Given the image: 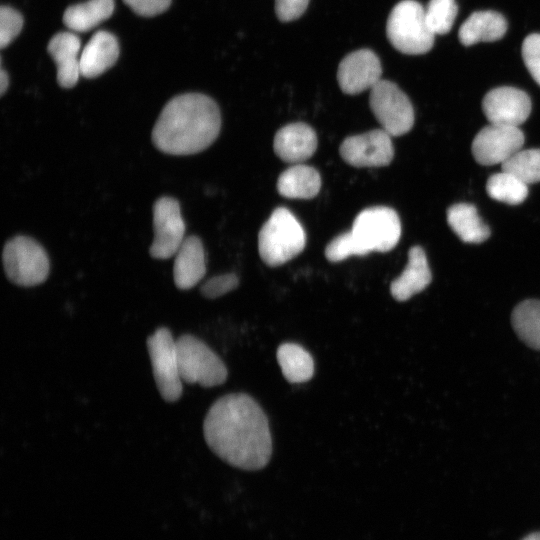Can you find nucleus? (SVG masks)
<instances>
[{
  "label": "nucleus",
  "instance_id": "4468645a",
  "mask_svg": "<svg viewBox=\"0 0 540 540\" xmlns=\"http://www.w3.org/2000/svg\"><path fill=\"white\" fill-rule=\"evenodd\" d=\"M382 75L378 56L369 49H360L346 55L337 70L338 84L345 94L356 95L373 88Z\"/></svg>",
  "mask_w": 540,
  "mask_h": 540
},
{
  "label": "nucleus",
  "instance_id": "dca6fc26",
  "mask_svg": "<svg viewBox=\"0 0 540 540\" xmlns=\"http://www.w3.org/2000/svg\"><path fill=\"white\" fill-rule=\"evenodd\" d=\"M48 52L57 67V82L62 88L76 85L80 72L81 41L72 32H59L49 41Z\"/></svg>",
  "mask_w": 540,
  "mask_h": 540
},
{
  "label": "nucleus",
  "instance_id": "bb28decb",
  "mask_svg": "<svg viewBox=\"0 0 540 540\" xmlns=\"http://www.w3.org/2000/svg\"><path fill=\"white\" fill-rule=\"evenodd\" d=\"M501 165L502 171L515 175L527 185L540 182L539 148L519 150Z\"/></svg>",
  "mask_w": 540,
  "mask_h": 540
},
{
  "label": "nucleus",
  "instance_id": "cd10ccee",
  "mask_svg": "<svg viewBox=\"0 0 540 540\" xmlns=\"http://www.w3.org/2000/svg\"><path fill=\"white\" fill-rule=\"evenodd\" d=\"M457 12L455 0H430L425 9V16L432 32L442 35L451 30Z\"/></svg>",
  "mask_w": 540,
  "mask_h": 540
},
{
  "label": "nucleus",
  "instance_id": "6ab92c4d",
  "mask_svg": "<svg viewBox=\"0 0 540 540\" xmlns=\"http://www.w3.org/2000/svg\"><path fill=\"white\" fill-rule=\"evenodd\" d=\"M431 280V270L424 250L420 246H413L409 250L405 269L391 282L390 293L395 300L406 301L423 291Z\"/></svg>",
  "mask_w": 540,
  "mask_h": 540
},
{
  "label": "nucleus",
  "instance_id": "39448f33",
  "mask_svg": "<svg viewBox=\"0 0 540 540\" xmlns=\"http://www.w3.org/2000/svg\"><path fill=\"white\" fill-rule=\"evenodd\" d=\"M176 347L183 382L209 388L226 381L228 371L225 364L202 340L184 334L177 338Z\"/></svg>",
  "mask_w": 540,
  "mask_h": 540
},
{
  "label": "nucleus",
  "instance_id": "f3484780",
  "mask_svg": "<svg viewBox=\"0 0 540 540\" xmlns=\"http://www.w3.org/2000/svg\"><path fill=\"white\" fill-rule=\"evenodd\" d=\"M174 256L175 285L181 290L194 287L206 273V255L201 239L194 235L185 237Z\"/></svg>",
  "mask_w": 540,
  "mask_h": 540
},
{
  "label": "nucleus",
  "instance_id": "393cba45",
  "mask_svg": "<svg viewBox=\"0 0 540 540\" xmlns=\"http://www.w3.org/2000/svg\"><path fill=\"white\" fill-rule=\"evenodd\" d=\"M511 322L527 346L540 350V300L527 299L519 303L512 312Z\"/></svg>",
  "mask_w": 540,
  "mask_h": 540
},
{
  "label": "nucleus",
  "instance_id": "f03ea898",
  "mask_svg": "<svg viewBox=\"0 0 540 540\" xmlns=\"http://www.w3.org/2000/svg\"><path fill=\"white\" fill-rule=\"evenodd\" d=\"M220 129L217 103L201 93H185L166 103L151 138L155 147L166 154L191 155L208 148Z\"/></svg>",
  "mask_w": 540,
  "mask_h": 540
},
{
  "label": "nucleus",
  "instance_id": "7ed1b4c3",
  "mask_svg": "<svg viewBox=\"0 0 540 540\" xmlns=\"http://www.w3.org/2000/svg\"><path fill=\"white\" fill-rule=\"evenodd\" d=\"M306 233L298 219L285 207L276 208L258 234L261 259L271 267L283 265L300 254Z\"/></svg>",
  "mask_w": 540,
  "mask_h": 540
},
{
  "label": "nucleus",
  "instance_id": "6e6552de",
  "mask_svg": "<svg viewBox=\"0 0 540 540\" xmlns=\"http://www.w3.org/2000/svg\"><path fill=\"white\" fill-rule=\"evenodd\" d=\"M156 386L166 402H176L182 395L176 341L166 327L158 328L146 341Z\"/></svg>",
  "mask_w": 540,
  "mask_h": 540
},
{
  "label": "nucleus",
  "instance_id": "f704fd0d",
  "mask_svg": "<svg viewBox=\"0 0 540 540\" xmlns=\"http://www.w3.org/2000/svg\"><path fill=\"white\" fill-rule=\"evenodd\" d=\"M9 85V77L6 71L1 68L0 70V94L4 95Z\"/></svg>",
  "mask_w": 540,
  "mask_h": 540
},
{
  "label": "nucleus",
  "instance_id": "c85d7f7f",
  "mask_svg": "<svg viewBox=\"0 0 540 540\" xmlns=\"http://www.w3.org/2000/svg\"><path fill=\"white\" fill-rule=\"evenodd\" d=\"M325 256L330 262H340L351 256H362L350 231L336 236L325 248Z\"/></svg>",
  "mask_w": 540,
  "mask_h": 540
},
{
  "label": "nucleus",
  "instance_id": "a878e982",
  "mask_svg": "<svg viewBox=\"0 0 540 540\" xmlns=\"http://www.w3.org/2000/svg\"><path fill=\"white\" fill-rule=\"evenodd\" d=\"M486 191L494 200L509 205H518L528 196V185L515 175L502 171L489 177Z\"/></svg>",
  "mask_w": 540,
  "mask_h": 540
},
{
  "label": "nucleus",
  "instance_id": "473e14b6",
  "mask_svg": "<svg viewBox=\"0 0 540 540\" xmlns=\"http://www.w3.org/2000/svg\"><path fill=\"white\" fill-rule=\"evenodd\" d=\"M310 0H275V12L282 22L298 19L307 9Z\"/></svg>",
  "mask_w": 540,
  "mask_h": 540
},
{
  "label": "nucleus",
  "instance_id": "9d476101",
  "mask_svg": "<svg viewBox=\"0 0 540 540\" xmlns=\"http://www.w3.org/2000/svg\"><path fill=\"white\" fill-rule=\"evenodd\" d=\"M154 238L149 252L153 258L168 259L185 239V223L180 204L172 197H161L153 206Z\"/></svg>",
  "mask_w": 540,
  "mask_h": 540
},
{
  "label": "nucleus",
  "instance_id": "5701e85b",
  "mask_svg": "<svg viewBox=\"0 0 540 540\" xmlns=\"http://www.w3.org/2000/svg\"><path fill=\"white\" fill-rule=\"evenodd\" d=\"M114 7V0H88L69 6L64 12L63 22L71 31L86 32L108 19Z\"/></svg>",
  "mask_w": 540,
  "mask_h": 540
},
{
  "label": "nucleus",
  "instance_id": "7c9ffc66",
  "mask_svg": "<svg viewBox=\"0 0 540 540\" xmlns=\"http://www.w3.org/2000/svg\"><path fill=\"white\" fill-rule=\"evenodd\" d=\"M521 52L526 68L540 85V34L528 35L523 41Z\"/></svg>",
  "mask_w": 540,
  "mask_h": 540
},
{
  "label": "nucleus",
  "instance_id": "4be33fe9",
  "mask_svg": "<svg viewBox=\"0 0 540 540\" xmlns=\"http://www.w3.org/2000/svg\"><path fill=\"white\" fill-rule=\"evenodd\" d=\"M447 222L453 232L466 243H481L490 236L489 227L478 215L474 205L456 203L447 210Z\"/></svg>",
  "mask_w": 540,
  "mask_h": 540
},
{
  "label": "nucleus",
  "instance_id": "72a5a7b5",
  "mask_svg": "<svg viewBox=\"0 0 540 540\" xmlns=\"http://www.w3.org/2000/svg\"><path fill=\"white\" fill-rule=\"evenodd\" d=\"M135 13L151 17L166 11L172 0H123Z\"/></svg>",
  "mask_w": 540,
  "mask_h": 540
},
{
  "label": "nucleus",
  "instance_id": "2eb2a0df",
  "mask_svg": "<svg viewBox=\"0 0 540 540\" xmlns=\"http://www.w3.org/2000/svg\"><path fill=\"white\" fill-rule=\"evenodd\" d=\"M318 140L314 129L306 123L285 125L275 134L273 149L284 162L300 164L313 156Z\"/></svg>",
  "mask_w": 540,
  "mask_h": 540
},
{
  "label": "nucleus",
  "instance_id": "f8f14e48",
  "mask_svg": "<svg viewBox=\"0 0 540 540\" xmlns=\"http://www.w3.org/2000/svg\"><path fill=\"white\" fill-rule=\"evenodd\" d=\"M391 137L382 128L349 136L340 145L339 153L354 167L387 166L394 157Z\"/></svg>",
  "mask_w": 540,
  "mask_h": 540
},
{
  "label": "nucleus",
  "instance_id": "c9c22d12",
  "mask_svg": "<svg viewBox=\"0 0 540 540\" xmlns=\"http://www.w3.org/2000/svg\"><path fill=\"white\" fill-rule=\"evenodd\" d=\"M523 540H540V532L533 533L525 537Z\"/></svg>",
  "mask_w": 540,
  "mask_h": 540
},
{
  "label": "nucleus",
  "instance_id": "9b49d317",
  "mask_svg": "<svg viewBox=\"0 0 540 540\" xmlns=\"http://www.w3.org/2000/svg\"><path fill=\"white\" fill-rule=\"evenodd\" d=\"M524 140L519 127L490 123L474 137L472 154L481 165L502 164L521 150Z\"/></svg>",
  "mask_w": 540,
  "mask_h": 540
},
{
  "label": "nucleus",
  "instance_id": "c756f323",
  "mask_svg": "<svg viewBox=\"0 0 540 540\" xmlns=\"http://www.w3.org/2000/svg\"><path fill=\"white\" fill-rule=\"evenodd\" d=\"M23 27L22 15L10 6L0 8V47L3 49L20 33Z\"/></svg>",
  "mask_w": 540,
  "mask_h": 540
},
{
  "label": "nucleus",
  "instance_id": "a211bd4d",
  "mask_svg": "<svg viewBox=\"0 0 540 540\" xmlns=\"http://www.w3.org/2000/svg\"><path fill=\"white\" fill-rule=\"evenodd\" d=\"M119 56L117 38L107 31H97L80 53V72L94 78L112 67Z\"/></svg>",
  "mask_w": 540,
  "mask_h": 540
},
{
  "label": "nucleus",
  "instance_id": "ddd939ff",
  "mask_svg": "<svg viewBox=\"0 0 540 540\" xmlns=\"http://www.w3.org/2000/svg\"><path fill=\"white\" fill-rule=\"evenodd\" d=\"M531 100L524 91L509 86L490 90L482 100V109L492 124L519 127L531 112Z\"/></svg>",
  "mask_w": 540,
  "mask_h": 540
},
{
  "label": "nucleus",
  "instance_id": "2f4dec72",
  "mask_svg": "<svg viewBox=\"0 0 540 540\" xmlns=\"http://www.w3.org/2000/svg\"><path fill=\"white\" fill-rule=\"evenodd\" d=\"M239 278L234 273L211 277L200 288L201 294L208 299H215L236 289Z\"/></svg>",
  "mask_w": 540,
  "mask_h": 540
},
{
  "label": "nucleus",
  "instance_id": "20e7f679",
  "mask_svg": "<svg viewBox=\"0 0 540 540\" xmlns=\"http://www.w3.org/2000/svg\"><path fill=\"white\" fill-rule=\"evenodd\" d=\"M386 35L395 49L409 55L428 52L435 36L427 23L425 9L414 0H403L393 7L387 19Z\"/></svg>",
  "mask_w": 540,
  "mask_h": 540
},
{
  "label": "nucleus",
  "instance_id": "412c9836",
  "mask_svg": "<svg viewBox=\"0 0 540 540\" xmlns=\"http://www.w3.org/2000/svg\"><path fill=\"white\" fill-rule=\"evenodd\" d=\"M319 172L303 163L293 164L280 174L277 180L278 193L290 199H311L320 191Z\"/></svg>",
  "mask_w": 540,
  "mask_h": 540
},
{
  "label": "nucleus",
  "instance_id": "f257e3e1",
  "mask_svg": "<svg viewBox=\"0 0 540 540\" xmlns=\"http://www.w3.org/2000/svg\"><path fill=\"white\" fill-rule=\"evenodd\" d=\"M203 433L209 448L233 467L259 470L271 458L268 418L247 394L233 393L217 399L207 412Z\"/></svg>",
  "mask_w": 540,
  "mask_h": 540
},
{
  "label": "nucleus",
  "instance_id": "b1692460",
  "mask_svg": "<svg viewBox=\"0 0 540 540\" xmlns=\"http://www.w3.org/2000/svg\"><path fill=\"white\" fill-rule=\"evenodd\" d=\"M276 356L282 374L288 382L299 384L313 377V357L302 346L296 343H283L278 347Z\"/></svg>",
  "mask_w": 540,
  "mask_h": 540
},
{
  "label": "nucleus",
  "instance_id": "1a4fd4ad",
  "mask_svg": "<svg viewBox=\"0 0 540 540\" xmlns=\"http://www.w3.org/2000/svg\"><path fill=\"white\" fill-rule=\"evenodd\" d=\"M369 105L382 129L390 136H401L413 127L412 103L395 83L381 79L370 89Z\"/></svg>",
  "mask_w": 540,
  "mask_h": 540
},
{
  "label": "nucleus",
  "instance_id": "0eeeda50",
  "mask_svg": "<svg viewBox=\"0 0 540 540\" xmlns=\"http://www.w3.org/2000/svg\"><path fill=\"white\" fill-rule=\"evenodd\" d=\"M362 256L392 250L401 237V222L395 210L374 206L362 210L350 230Z\"/></svg>",
  "mask_w": 540,
  "mask_h": 540
},
{
  "label": "nucleus",
  "instance_id": "423d86ee",
  "mask_svg": "<svg viewBox=\"0 0 540 540\" xmlns=\"http://www.w3.org/2000/svg\"><path fill=\"white\" fill-rule=\"evenodd\" d=\"M2 260L7 278L23 287L43 283L49 275V259L44 248L33 238L15 236L3 248Z\"/></svg>",
  "mask_w": 540,
  "mask_h": 540
},
{
  "label": "nucleus",
  "instance_id": "aec40b11",
  "mask_svg": "<svg viewBox=\"0 0 540 540\" xmlns=\"http://www.w3.org/2000/svg\"><path fill=\"white\" fill-rule=\"evenodd\" d=\"M507 31V21L496 11H476L461 25L458 37L465 45L493 42L501 39Z\"/></svg>",
  "mask_w": 540,
  "mask_h": 540
}]
</instances>
